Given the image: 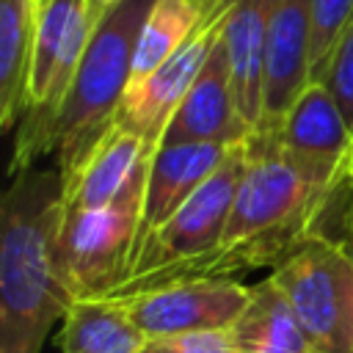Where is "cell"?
I'll use <instances>...</instances> for the list:
<instances>
[{
	"label": "cell",
	"mask_w": 353,
	"mask_h": 353,
	"mask_svg": "<svg viewBox=\"0 0 353 353\" xmlns=\"http://www.w3.org/2000/svg\"><path fill=\"white\" fill-rule=\"evenodd\" d=\"M146 174H138L127 190L97 210H63L58 232V256L66 287L77 298H102L110 295L130 262L138 237Z\"/></svg>",
	"instance_id": "8992f818"
},
{
	"label": "cell",
	"mask_w": 353,
	"mask_h": 353,
	"mask_svg": "<svg viewBox=\"0 0 353 353\" xmlns=\"http://www.w3.org/2000/svg\"><path fill=\"white\" fill-rule=\"evenodd\" d=\"M141 353H237V347L229 328H215V331L152 336L146 339Z\"/></svg>",
	"instance_id": "7402d4cb"
},
{
	"label": "cell",
	"mask_w": 353,
	"mask_h": 353,
	"mask_svg": "<svg viewBox=\"0 0 353 353\" xmlns=\"http://www.w3.org/2000/svg\"><path fill=\"white\" fill-rule=\"evenodd\" d=\"M254 132L240 119L232 91V72L229 55L223 47V36L215 44L212 55L207 58L201 74L179 102L176 113L171 116L160 146L163 143H223L234 146L248 141Z\"/></svg>",
	"instance_id": "4fadbf2b"
},
{
	"label": "cell",
	"mask_w": 353,
	"mask_h": 353,
	"mask_svg": "<svg viewBox=\"0 0 353 353\" xmlns=\"http://www.w3.org/2000/svg\"><path fill=\"white\" fill-rule=\"evenodd\" d=\"M336 193L306 179L273 135L254 132L221 245L176 268L165 281L193 276L232 279L240 270L281 265L303 240L323 232L320 215Z\"/></svg>",
	"instance_id": "7a4b0ae2"
},
{
	"label": "cell",
	"mask_w": 353,
	"mask_h": 353,
	"mask_svg": "<svg viewBox=\"0 0 353 353\" xmlns=\"http://www.w3.org/2000/svg\"><path fill=\"white\" fill-rule=\"evenodd\" d=\"M229 331L237 353H317L270 276L251 287V298Z\"/></svg>",
	"instance_id": "ac0fdd59"
},
{
	"label": "cell",
	"mask_w": 353,
	"mask_h": 353,
	"mask_svg": "<svg viewBox=\"0 0 353 353\" xmlns=\"http://www.w3.org/2000/svg\"><path fill=\"white\" fill-rule=\"evenodd\" d=\"M116 3H121V0H94V6H97V11L99 14H105L110 6H116Z\"/></svg>",
	"instance_id": "cb8c5ba5"
},
{
	"label": "cell",
	"mask_w": 353,
	"mask_h": 353,
	"mask_svg": "<svg viewBox=\"0 0 353 353\" xmlns=\"http://www.w3.org/2000/svg\"><path fill=\"white\" fill-rule=\"evenodd\" d=\"M215 3L218 0H154L135 44L130 85L146 80L163 61H168L190 39Z\"/></svg>",
	"instance_id": "d6986e66"
},
{
	"label": "cell",
	"mask_w": 353,
	"mask_h": 353,
	"mask_svg": "<svg viewBox=\"0 0 353 353\" xmlns=\"http://www.w3.org/2000/svg\"><path fill=\"white\" fill-rule=\"evenodd\" d=\"M251 298V287L237 279H174L138 292L124 295V306L138 323V328L152 336L190 334L232 328Z\"/></svg>",
	"instance_id": "ba28073f"
},
{
	"label": "cell",
	"mask_w": 353,
	"mask_h": 353,
	"mask_svg": "<svg viewBox=\"0 0 353 353\" xmlns=\"http://www.w3.org/2000/svg\"><path fill=\"white\" fill-rule=\"evenodd\" d=\"M143 345L121 298H77L58 325L61 353H141Z\"/></svg>",
	"instance_id": "2e32d148"
},
{
	"label": "cell",
	"mask_w": 353,
	"mask_h": 353,
	"mask_svg": "<svg viewBox=\"0 0 353 353\" xmlns=\"http://www.w3.org/2000/svg\"><path fill=\"white\" fill-rule=\"evenodd\" d=\"M284 154L317 188L339 190L353 176V132L323 83H309L276 132Z\"/></svg>",
	"instance_id": "30bf717a"
},
{
	"label": "cell",
	"mask_w": 353,
	"mask_h": 353,
	"mask_svg": "<svg viewBox=\"0 0 353 353\" xmlns=\"http://www.w3.org/2000/svg\"><path fill=\"white\" fill-rule=\"evenodd\" d=\"M353 22V0H312V83H323L331 55Z\"/></svg>",
	"instance_id": "ffe728a7"
},
{
	"label": "cell",
	"mask_w": 353,
	"mask_h": 353,
	"mask_svg": "<svg viewBox=\"0 0 353 353\" xmlns=\"http://www.w3.org/2000/svg\"><path fill=\"white\" fill-rule=\"evenodd\" d=\"M234 0H218L212 11L201 19V25L190 33V39L168 58L163 61L146 80L127 88L116 119L135 130L154 152L160 146V138L176 113L179 102L201 74L207 58L212 55L215 44L223 36V22L229 14V6Z\"/></svg>",
	"instance_id": "9c48e42d"
},
{
	"label": "cell",
	"mask_w": 353,
	"mask_h": 353,
	"mask_svg": "<svg viewBox=\"0 0 353 353\" xmlns=\"http://www.w3.org/2000/svg\"><path fill=\"white\" fill-rule=\"evenodd\" d=\"M61 221L58 165L14 171L0 207V353H41L74 303L58 256Z\"/></svg>",
	"instance_id": "6da1fadb"
},
{
	"label": "cell",
	"mask_w": 353,
	"mask_h": 353,
	"mask_svg": "<svg viewBox=\"0 0 353 353\" xmlns=\"http://www.w3.org/2000/svg\"><path fill=\"white\" fill-rule=\"evenodd\" d=\"M323 85L336 99V105H339V110H342V116H345V121L353 132V22L342 33V39H339V44L331 55Z\"/></svg>",
	"instance_id": "44dd1931"
},
{
	"label": "cell",
	"mask_w": 353,
	"mask_h": 353,
	"mask_svg": "<svg viewBox=\"0 0 353 353\" xmlns=\"http://www.w3.org/2000/svg\"><path fill=\"white\" fill-rule=\"evenodd\" d=\"M36 0H0V127L11 132L28 113V83L36 41Z\"/></svg>",
	"instance_id": "e0dca14e"
},
{
	"label": "cell",
	"mask_w": 353,
	"mask_h": 353,
	"mask_svg": "<svg viewBox=\"0 0 353 353\" xmlns=\"http://www.w3.org/2000/svg\"><path fill=\"white\" fill-rule=\"evenodd\" d=\"M347 188H350V218H347V229H350V237H347V240L353 243V176H350V185H347Z\"/></svg>",
	"instance_id": "603a6c76"
},
{
	"label": "cell",
	"mask_w": 353,
	"mask_h": 353,
	"mask_svg": "<svg viewBox=\"0 0 353 353\" xmlns=\"http://www.w3.org/2000/svg\"><path fill=\"white\" fill-rule=\"evenodd\" d=\"M152 6L154 0H121L99 17L58 113L36 132L14 138L11 174L39 165L47 154H55V165L72 163L116 119L132 80L135 44Z\"/></svg>",
	"instance_id": "3957f363"
},
{
	"label": "cell",
	"mask_w": 353,
	"mask_h": 353,
	"mask_svg": "<svg viewBox=\"0 0 353 353\" xmlns=\"http://www.w3.org/2000/svg\"><path fill=\"white\" fill-rule=\"evenodd\" d=\"M270 279L317 353H353V248L325 232L303 240Z\"/></svg>",
	"instance_id": "277c9868"
},
{
	"label": "cell",
	"mask_w": 353,
	"mask_h": 353,
	"mask_svg": "<svg viewBox=\"0 0 353 353\" xmlns=\"http://www.w3.org/2000/svg\"><path fill=\"white\" fill-rule=\"evenodd\" d=\"M99 17L102 14L97 11L94 0H50L39 8L28 83V113L22 116L17 135L36 132L58 113Z\"/></svg>",
	"instance_id": "52a82bcc"
},
{
	"label": "cell",
	"mask_w": 353,
	"mask_h": 353,
	"mask_svg": "<svg viewBox=\"0 0 353 353\" xmlns=\"http://www.w3.org/2000/svg\"><path fill=\"white\" fill-rule=\"evenodd\" d=\"M245 157L248 141L232 146L218 171L143 243V248L127 268L121 284L102 298H124L130 292L154 287L165 281L176 268L212 254L223 240Z\"/></svg>",
	"instance_id": "5b68a950"
},
{
	"label": "cell",
	"mask_w": 353,
	"mask_h": 353,
	"mask_svg": "<svg viewBox=\"0 0 353 353\" xmlns=\"http://www.w3.org/2000/svg\"><path fill=\"white\" fill-rule=\"evenodd\" d=\"M229 149L232 146H223V143H163L157 146L149 163V174H146L143 210H141L132 259L138 256L143 243L218 171Z\"/></svg>",
	"instance_id": "5bb4252c"
},
{
	"label": "cell",
	"mask_w": 353,
	"mask_h": 353,
	"mask_svg": "<svg viewBox=\"0 0 353 353\" xmlns=\"http://www.w3.org/2000/svg\"><path fill=\"white\" fill-rule=\"evenodd\" d=\"M276 6L279 0H234L223 22V47L229 55L234 105L251 132H256L262 124L265 52Z\"/></svg>",
	"instance_id": "9a60e30c"
},
{
	"label": "cell",
	"mask_w": 353,
	"mask_h": 353,
	"mask_svg": "<svg viewBox=\"0 0 353 353\" xmlns=\"http://www.w3.org/2000/svg\"><path fill=\"white\" fill-rule=\"evenodd\" d=\"M309 83H312V0H279L268 33L262 124L256 132H276Z\"/></svg>",
	"instance_id": "7c38bea8"
},
{
	"label": "cell",
	"mask_w": 353,
	"mask_h": 353,
	"mask_svg": "<svg viewBox=\"0 0 353 353\" xmlns=\"http://www.w3.org/2000/svg\"><path fill=\"white\" fill-rule=\"evenodd\" d=\"M347 243H350V240H347ZM350 248H353V243H350Z\"/></svg>",
	"instance_id": "484cf974"
},
{
	"label": "cell",
	"mask_w": 353,
	"mask_h": 353,
	"mask_svg": "<svg viewBox=\"0 0 353 353\" xmlns=\"http://www.w3.org/2000/svg\"><path fill=\"white\" fill-rule=\"evenodd\" d=\"M152 154L154 149L135 130L113 119L72 163L58 165L63 210H97L116 201L149 168Z\"/></svg>",
	"instance_id": "8fae6325"
},
{
	"label": "cell",
	"mask_w": 353,
	"mask_h": 353,
	"mask_svg": "<svg viewBox=\"0 0 353 353\" xmlns=\"http://www.w3.org/2000/svg\"><path fill=\"white\" fill-rule=\"evenodd\" d=\"M47 3H50V0H36V6H39V8H41V6H47Z\"/></svg>",
	"instance_id": "d4e9b609"
}]
</instances>
